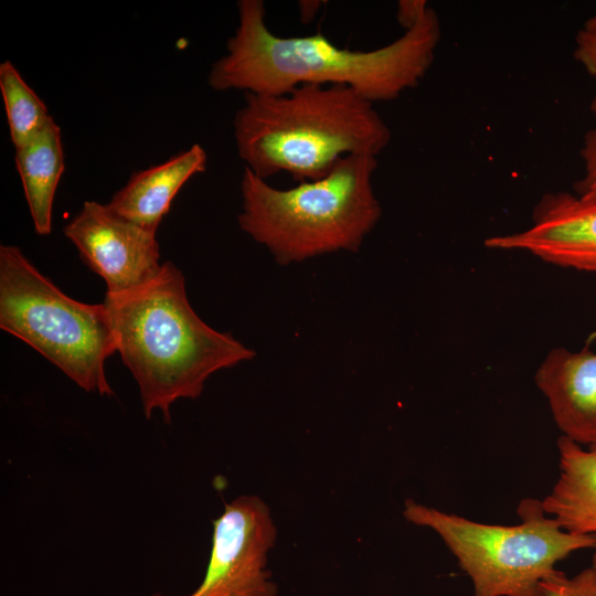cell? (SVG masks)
Here are the masks:
<instances>
[{"mask_svg": "<svg viewBox=\"0 0 596 596\" xmlns=\"http://www.w3.org/2000/svg\"><path fill=\"white\" fill-rule=\"evenodd\" d=\"M237 11L238 25L226 42V54L207 75L216 92L283 95L302 84H340L373 104L389 102L421 83L441 36L438 14L430 7L402 36L372 51L337 46L320 32L276 35L266 25L263 0H238Z\"/></svg>", "mask_w": 596, "mask_h": 596, "instance_id": "cell-1", "label": "cell"}, {"mask_svg": "<svg viewBox=\"0 0 596 596\" xmlns=\"http://www.w3.org/2000/svg\"><path fill=\"white\" fill-rule=\"evenodd\" d=\"M117 352L136 380L143 413H162L179 398H196L214 372L252 360L255 352L205 323L191 307L184 277L171 262L146 285L105 301Z\"/></svg>", "mask_w": 596, "mask_h": 596, "instance_id": "cell-2", "label": "cell"}, {"mask_svg": "<svg viewBox=\"0 0 596 596\" xmlns=\"http://www.w3.org/2000/svg\"><path fill=\"white\" fill-rule=\"evenodd\" d=\"M233 119L238 157L257 177L323 178L343 157H376L391 141L373 103L347 85L302 84L283 95L244 93Z\"/></svg>", "mask_w": 596, "mask_h": 596, "instance_id": "cell-3", "label": "cell"}, {"mask_svg": "<svg viewBox=\"0 0 596 596\" xmlns=\"http://www.w3.org/2000/svg\"><path fill=\"white\" fill-rule=\"evenodd\" d=\"M374 156L341 158L327 175L277 189L244 168L240 227L281 265L339 251L358 252L382 209L372 178Z\"/></svg>", "mask_w": 596, "mask_h": 596, "instance_id": "cell-4", "label": "cell"}, {"mask_svg": "<svg viewBox=\"0 0 596 596\" xmlns=\"http://www.w3.org/2000/svg\"><path fill=\"white\" fill-rule=\"evenodd\" d=\"M520 522L499 525L406 500L403 517L436 532L471 579L473 596H545L541 583L570 554L596 550V534L564 530L546 514L542 500L525 498L517 508Z\"/></svg>", "mask_w": 596, "mask_h": 596, "instance_id": "cell-5", "label": "cell"}, {"mask_svg": "<svg viewBox=\"0 0 596 596\" xmlns=\"http://www.w3.org/2000/svg\"><path fill=\"white\" fill-rule=\"evenodd\" d=\"M0 328L86 392L114 395L105 361L117 348L105 305L72 299L14 245L0 246Z\"/></svg>", "mask_w": 596, "mask_h": 596, "instance_id": "cell-6", "label": "cell"}, {"mask_svg": "<svg viewBox=\"0 0 596 596\" xmlns=\"http://www.w3.org/2000/svg\"><path fill=\"white\" fill-rule=\"evenodd\" d=\"M276 539L270 509L262 498L244 494L226 503L213 521L204 578L188 596H276L277 586L267 570Z\"/></svg>", "mask_w": 596, "mask_h": 596, "instance_id": "cell-7", "label": "cell"}, {"mask_svg": "<svg viewBox=\"0 0 596 596\" xmlns=\"http://www.w3.org/2000/svg\"><path fill=\"white\" fill-rule=\"evenodd\" d=\"M63 231L83 262L105 280L106 294L137 289L161 269L157 231L117 215L107 204L84 202Z\"/></svg>", "mask_w": 596, "mask_h": 596, "instance_id": "cell-8", "label": "cell"}, {"mask_svg": "<svg viewBox=\"0 0 596 596\" xmlns=\"http://www.w3.org/2000/svg\"><path fill=\"white\" fill-rule=\"evenodd\" d=\"M491 249L529 253L545 263L596 273V200L568 192L545 193L531 225L485 240Z\"/></svg>", "mask_w": 596, "mask_h": 596, "instance_id": "cell-9", "label": "cell"}, {"mask_svg": "<svg viewBox=\"0 0 596 596\" xmlns=\"http://www.w3.org/2000/svg\"><path fill=\"white\" fill-rule=\"evenodd\" d=\"M534 381L562 436L583 447L596 445V353L552 349Z\"/></svg>", "mask_w": 596, "mask_h": 596, "instance_id": "cell-10", "label": "cell"}, {"mask_svg": "<svg viewBox=\"0 0 596 596\" xmlns=\"http://www.w3.org/2000/svg\"><path fill=\"white\" fill-rule=\"evenodd\" d=\"M207 155L195 143L164 162L136 171L107 203L117 215L157 231L181 188L206 170Z\"/></svg>", "mask_w": 596, "mask_h": 596, "instance_id": "cell-11", "label": "cell"}, {"mask_svg": "<svg viewBox=\"0 0 596 596\" xmlns=\"http://www.w3.org/2000/svg\"><path fill=\"white\" fill-rule=\"evenodd\" d=\"M558 478L542 500L546 514L575 534H596V445L557 439Z\"/></svg>", "mask_w": 596, "mask_h": 596, "instance_id": "cell-12", "label": "cell"}, {"mask_svg": "<svg viewBox=\"0 0 596 596\" xmlns=\"http://www.w3.org/2000/svg\"><path fill=\"white\" fill-rule=\"evenodd\" d=\"M14 151L34 230L39 235H50L55 192L65 169L60 126L53 119Z\"/></svg>", "mask_w": 596, "mask_h": 596, "instance_id": "cell-13", "label": "cell"}, {"mask_svg": "<svg viewBox=\"0 0 596 596\" xmlns=\"http://www.w3.org/2000/svg\"><path fill=\"white\" fill-rule=\"evenodd\" d=\"M0 92L14 148L28 142L53 120L46 105L9 60L0 64Z\"/></svg>", "mask_w": 596, "mask_h": 596, "instance_id": "cell-14", "label": "cell"}, {"mask_svg": "<svg viewBox=\"0 0 596 596\" xmlns=\"http://www.w3.org/2000/svg\"><path fill=\"white\" fill-rule=\"evenodd\" d=\"M545 596H596V571L589 566L573 577L556 571L541 583Z\"/></svg>", "mask_w": 596, "mask_h": 596, "instance_id": "cell-15", "label": "cell"}, {"mask_svg": "<svg viewBox=\"0 0 596 596\" xmlns=\"http://www.w3.org/2000/svg\"><path fill=\"white\" fill-rule=\"evenodd\" d=\"M581 157L584 174L575 183V192L579 196L596 200V127L585 135Z\"/></svg>", "mask_w": 596, "mask_h": 596, "instance_id": "cell-16", "label": "cell"}, {"mask_svg": "<svg viewBox=\"0 0 596 596\" xmlns=\"http://www.w3.org/2000/svg\"><path fill=\"white\" fill-rule=\"evenodd\" d=\"M574 57L589 75L596 79V34L582 29L575 36ZM590 111L596 117V93L590 103Z\"/></svg>", "mask_w": 596, "mask_h": 596, "instance_id": "cell-17", "label": "cell"}, {"mask_svg": "<svg viewBox=\"0 0 596 596\" xmlns=\"http://www.w3.org/2000/svg\"><path fill=\"white\" fill-rule=\"evenodd\" d=\"M425 0H401L397 6V20L406 30L413 28L427 10Z\"/></svg>", "mask_w": 596, "mask_h": 596, "instance_id": "cell-18", "label": "cell"}, {"mask_svg": "<svg viewBox=\"0 0 596 596\" xmlns=\"http://www.w3.org/2000/svg\"><path fill=\"white\" fill-rule=\"evenodd\" d=\"M323 1H299V11L302 23H310Z\"/></svg>", "mask_w": 596, "mask_h": 596, "instance_id": "cell-19", "label": "cell"}, {"mask_svg": "<svg viewBox=\"0 0 596 596\" xmlns=\"http://www.w3.org/2000/svg\"><path fill=\"white\" fill-rule=\"evenodd\" d=\"M583 29L586 30L587 32L596 34V10L594 14L589 19L586 20Z\"/></svg>", "mask_w": 596, "mask_h": 596, "instance_id": "cell-20", "label": "cell"}, {"mask_svg": "<svg viewBox=\"0 0 596 596\" xmlns=\"http://www.w3.org/2000/svg\"><path fill=\"white\" fill-rule=\"evenodd\" d=\"M594 567V570L596 571V552L594 553L593 555V558H592V565Z\"/></svg>", "mask_w": 596, "mask_h": 596, "instance_id": "cell-21", "label": "cell"}, {"mask_svg": "<svg viewBox=\"0 0 596 596\" xmlns=\"http://www.w3.org/2000/svg\"><path fill=\"white\" fill-rule=\"evenodd\" d=\"M594 336H596V333Z\"/></svg>", "mask_w": 596, "mask_h": 596, "instance_id": "cell-22", "label": "cell"}]
</instances>
